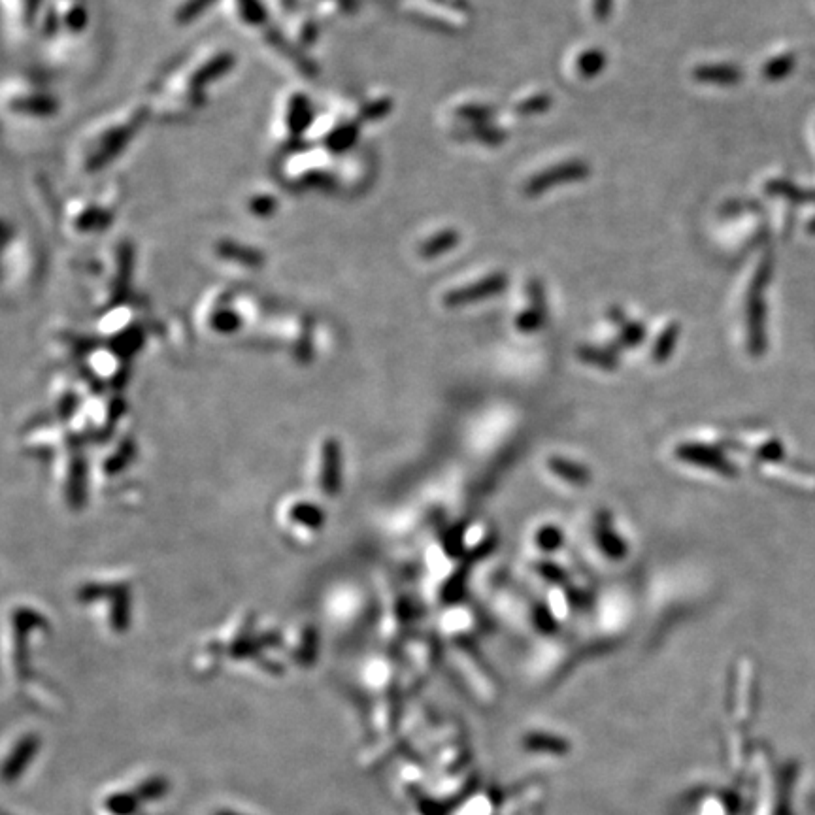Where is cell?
Masks as SVG:
<instances>
[{
	"instance_id": "1",
	"label": "cell",
	"mask_w": 815,
	"mask_h": 815,
	"mask_svg": "<svg viewBox=\"0 0 815 815\" xmlns=\"http://www.w3.org/2000/svg\"><path fill=\"white\" fill-rule=\"evenodd\" d=\"M589 172L591 170L583 161H568V163H563L559 167L549 168V170L536 174L525 185V195L536 197V195H540L544 191H549L551 187H557V185L568 182H578V180H583Z\"/></svg>"
},
{
	"instance_id": "2",
	"label": "cell",
	"mask_w": 815,
	"mask_h": 815,
	"mask_svg": "<svg viewBox=\"0 0 815 815\" xmlns=\"http://www.w3.org/2000/svg\"><path fill=\"white\" fill-rule=\"evenodd\" d=\"M38 748H40V738L36 734L21 738L4 765V780L6 782L17 780L25 772V768L33 763Z\"/></svg>"
},
{
	"instance_id": "3",
	"label": "cell",
	"mask_w": 815,
	"mask_h": 815,
	"mask_svg": "<svg viewBox=\"0 0 815 815\" xmlns=\"http://www.w3.org/2000/svg\"><path fill=\"white\" fill-rule=\"evenodd\" d=\"M504 285H506V276L493 274V276L485 278L482 282H478L476 285L468 287V289L453 293L448 297V300H451L450 304H466L468 300L482 299V297H489L493 293H499L504 289Z\"/></svg>"
},
{
	"instance_id": "4",
	"label": "cell",
	"mask_w": 815,
	"mask_h": 815,
	"mask_svg": "<svg viewBox=\"0 0 815 815\" xmlns=\"http://www.w3.org/2000/svg\"><path fill=\"white\" fill-rule=\"evenodd\" d=\"M693 74L704 84L731 85L740 80V72L731 65H702Z\"/></svg>"
},
{
	"instance_id": "5",
	"label": "cell",
	"mask_w": 815,
	"mask_h": 815,
	"mask_svg": "<svg viewBox=\"0 0 815 815\" xmlns=\"http://www.w3.org/2000/svg\"><path fill=\"white\" fill-rule=\"evenodd\" d=\"M112 815H134L140 810V799L136 793H114L104 802Z\"/></svg>"
},
{
	"instance_id": "6",
	"label": "cell",
	"mask_w": 815,
	"mask_h": 815,
	"mask_svg": "<svg viewBox=\"0 0 815 815\" xmlns=\"http://www.w3.org/2000/svg\"><path fill=\"white\" fill-rule=\"evenodd\" d=\"M168 789H170L168 780L161 778V776H155V778L140 783L134 793H136V797L140 799V802H153V800L163 799L167 795Z\"/></svg>"
},
{
	"instance_id": "7",
	"label": "cell",
	"mask_w": 815,
	"mask_h": 815,
	"mask_svg": "<svg viewBox=\"0 0 815 815\" xmlns=\"http://www.w3.org/2000/svg\"><path fill=\"white\" fill-rule=\"evenodd\" d=\"M604 65H606V55L602 51H585L578 59V72L582 74L583 78H593L595 74H599Z\"/></svg>"
},
{
	"instance_id": "8",
	"label": "cell",
	"mask_w": 815,
	"mask_h": 815,
	"mask_svg": "<svg viewBox=\"0 0 815 815\" xmlns=\"http://www.w3.org/2000/svg\"><path fill=\"white\" fill-rule=\"evenodd\" d=\"M463 134H466V138H470V140H478V142L489 144V146H497V144L506 140V134L499 131V129L489 127L487 123L470 127V129L463 131Z\"/></svg>"
},
{
	"instance_id": "9",
	"label": "cell",
	"mask_w": 815,
	"mask_h": 815,
	"mask_svg": "<svg viewBox=\"0 0 815 815\" xmlns=\"http://www.w3.org/2000/svg\"><path fill=\"white\" fill-rule=\"evenodd\" d=\"M457 242H459V234L455 233V231H446V233L434 236L433 240L421 250V253H425L427 257H433L436 253H442V251L455 248Z\"/></svg>"
},
{
	"instance_id": "10",
	"label": "cell",
	"mask_w": 815,
	"mask_h": 815,
	"mask_svg": "<svg viewBox=\"0 0 815 815\" xmlns=\"http://www.w3.org/2000/svg\"><path fill=\"white\" fill-rule=\"evenodd\" d=\"M551 106V97L549 95H534L531 99L523 100L517 106V114L521 116H534V114H542L546 112Z\"/></svg>"
},
{
	"instance_id": "11",
	"label": "cell",
	"mask_w": 815,
	"mask_h": 815,
	"mask_svg": "<svg viewBox=\"0 0 815 815\" xmlns=\"http://www.w3.org/2000/svg\"><path fill=\"white\" fill-rule=\"evenodd\" d=\"M459 117L465 119V121L485 125V123L493 117V110L487 108V106H476V104H472V106H466L463 110H459Z\"/></svg>"
},
{
	"instance_id": "12",
	"label": "cell",
	"mask_w": 815,
	"mask_h": 815,
	"mask_svg": "<svg viewBox=\"0 0 815 815\" xmlns=\"http://www.w3.org/2000/svg\"><path fill=\"white\" fill-rule=\"evenodd\" d=\"M612 2H614V0H595L593 12H595V17H597L599 21L608 19V14H610V10H612Z\"/></svg>"
},
{
	"instance_id": "13",
	"label": "cell",
	"mask_w": 815,
	"mask_h": 815,
	"mask_svg": "<svg viewBox=\"0 0 815 815\" xmlns=\"http://www.w3.org/2000/svg\"><path fill=\"white\" fill-rule=\"evenodd\" d=\"M216 815H240V814H234V812H217Z\"/></svg>"
}]
</instances>
